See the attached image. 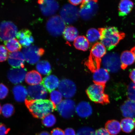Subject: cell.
I'll list each match as a JSON object with an SVG mask.
<instances>
[{"mask_svg":"<svg viewBox=\"0 0 135 135\" xmlns=\"http://www.w3.org/2000/svg\"><path fill=\"white\" fill-rule=\"evenodd\" d=\"M24 57L23 54L21 52H12L8 55V63L13 68H24Z\"/></svg>","mask_w":135,"mask_h":135,"instance_id":"obj_16","label":"cell"},{"mask_svg":"<svg viewBox=\"0 0 135 135\" xmlns=\"http://www.w3.org/2000/svg\"><path fill=\"white\" fill-rule=\"evenodd\" d=\"M1 105H0V114H1Z\"/></svg>","mask_w":135,"mask_h":135,"instance_id":"obj_48","label":"cell"},{"mask_svg":"<svg viewBox=\"0 0 135 135\" xmlns=\"http://www.w3.org/2000/svg\"><path fill=\"white\" fill-rule=\"evenodd\" d=\"M99 30L101 43L108 50L113 49L125 37V34L119 31L115 27L99 28Z\"/></svg>","mask_w":135,"mask_h":135,"instance_id":"obj_2","label":"cell"},{"mask_svg":"<svg viewBox=\"0 0 135 135\" xmlns=\"http://www.w3.org/2000/svg\"><path fill=\"white\" fill-rule=\"evenodd\" d=\"M25 60L28 63L33 65L37 62L45 53V50L36 45H31L25 47L23 50Z\"/></svg>","mask_w":135,"mask_h":135,"instance_id":"obj_9","label":"cell"},{"mask_svg":"<svg viewBox=\"0 0 135 135\" xmlns=\"http://www.w3.org/2000/svg\"><path fill=\"white\" fill-rule=\"evenodd\" d=\"M105 129L111 135H116L121 130L120 123L115 120L108 121L105 124Z\"/></svg>","mask_w":135,"mask_h":135,"instance_id":"obj_26","label":"cell"},{"mask_svg":"<svg viewBox=\"0 0 135 135\" xmlns=\"http://www.w3.org/2000/svg\"><path fill=\"white\" fill-rule=\"evenodd\" d=\"M131 51L132 52L133 55L134 56L135 60V46L131 49Z\"/></svg>","mask_w":135,"mask_h":135,"instance_id":"obj_47","label":"cell"},{"mask_svg":"<svg viewBox=\"0 0 135 135\" xmlns=\"http://www.w3.org/2000/svg\"><path fill=\"white\" fill-rule=\"evenodd\" d=\"M56 119L53 114H49L42 119V123L44 126L47 127H51L55 124Z\"/></svg>","mask_w":135,"mask_h":135,"instance_id":"obj_34","label":"cell"},{"mask_svg":"<svg viewBox=\"0 0 135 135\" xmlns=\"http://www.w3.org/2000/svg\"><path fill=\"white\" fill-rule=\"evenodd\" d=\"M25 104L30 112L35 117L43 119L53 111L56 106L48 99L32 100L27 99Z\"/></svg>","mask_w":135,"mask_h":135,"instance_id":"obj_1","label":"cell"},{"mask_svg":"<svg viewBox=\"0 0 135 135\" xmlns=\"http://www.w3.org/2000/svg\"><path fill=\"white\" fill-rule=\"evenodd\" d=\"M14 111V108L12 104H4L1 109V112L5 117L8 118L11 116Z\"/></svg>","mask_w":135,"mask_h":135,"instance_id":"obj_35","label":"cell"},{"mask_svg":"<svg viewBox=\"0 0 135 135\" xmlns=\"http://www.w3.org/2000/svg\"><path fill=\"white\" fill-rule=\"evenodd\" d=\"M105 84H95L87 89L86 93L89 99L95 103L103 104L109 102L108 96L104 92Z\"/></svg>","mask_w":135,"mask_h":135,"instance_id":"obj_4","label":"cell"},{"mask_svg":"<svg viewBox=\"0 0 135 135\" xmlns=\"http://www.w3.org/2000/svg\"><path fill=\"white\" fill-rule=\"evenodd\" d=\"M94 135H111L105 129L101 128L95 131Z\"/></svg>","mask_w":135,"mask_h":135,"instance_id":"obj_41","label":"cell"},{"mask_svg":"<svg viewBox=\"0 0 135 135\" xmlns=\"http://www.w3.org/2000/svg\"><path fill=\"white\" fill-rule=\"evenodd\" d=\"M60 84L59 79L53 75H49L44 78L41 84L48 91L51 92L58 87Z\"/></svg>","mask_w":135,"mask_h":135,"instance_id":"obj_18","label":"cell"},{"mask_svg":"<svg viewBox=\"0 0 135 135\" xmlns=\"http://www.w3.org/2000/svg\"><path fill=\"white\" fill-rule=\"evenodd\" d=\"M95 133L92 128L85 127L80 128L78 131L77 135H94Z\"/></svg>","mask_w":135,"mask_h":135,"instance_id":"obj_37","label":"cell"},{"mask_svg":"<svg viewBox=\"0 0 135 135\" xmlns=\"http://www.w3.org/2000/svg\"><path fill=\"white\" fill-rule=\"evenodd\" d=\"M129 77L133 83L135 84V69H133L130 73Z\"/></svg>","mask_w":135,"mask_h":135,"instance_id":"obj_44","label":"cell"},{"mask_svg":"<svg viewBox=\"0 0 135 135\" xmlns=\"http://www.w3.org/2000/svg\"><path fill=\"white\" fill-rule=\"evenodd\" d=\"M109 79L108 71L104 68H100L93 73V79L94 83L105 84Z\"/></svg>","mask_w":135,"mask_h":135,"instance_id":"obj_19","label":"cell"},{"mask_svg":"<svg viewBox=\"0 0 135 135\" xmlns=\"http://www.w3.org/2000/svg\"><path fill=\"white\" fill-rule=\"evenodd\" d=\"M26 72V69L25 68H12L8 72V79L13 84L21 83L25 78Z\"/></svg>","mask_w":135,"mask_h":135,"instance_id":"obj_15","label":"cell"},{"mask_svg":"<svg viewBox=\"0 0 135 135\" xmlns=\"http://www.w3.org/2000/svg\"><path fill=\"white\" fill-rule=\"evenodd\" d=\"M8 52L6 47L4 45H0V62L5 61L8 58Z\"/></svg>","mask_w":135,"mask_h":135,"instance_id":"obj_38","label":"cell"},{"mask_svg":"<svg viewBox=\"0 0 135 135\" xmlns=\"http://www.w3.org/2000/svg\"><path fill=\"white\" fill-rule=\"evenodd\" d=\"M120 125L121 129L124 132L131 133L135 128V121L132 118H125L121 120Z\"/></svg>","mask_w":135,"mask_h":135,"instance_id":"obj_27","label":"cell"},{"mask_svg":"<svg viewBox=\"0 0 135 135\" xmlns=\"http://www.w3.org/2000/svg\"><path fill=\"white\" fill-rule=\"evenodd\" d=\"M89 42L87 38L84 36L77 37L74 41V45L77 49L85 51L89 48Z\"/></svg>","mask_w":135,"mask_h":135,"instance_id":"obj_28","label":"cell"},{"mask_svg":"<svg viewBox=\"0 0 135 135\" xmlns=\"http://www.w3.org/2000/svg\"><path fill=\"white\" fill-rule=\"evenodd\" d=\"M87 37L89 42L93 43L100 39L101 35L99 30L95 28H91L87 33Z\"/></svg>","mask_w":135,"mask_h":135,"instance_id":"obj_32","label":"cell"},{"mask_svg":"<svg viewBox=\"0 0 135 135\" xmlns=\"http://www.w3.org/2000/svg\"><path fill=\"white\" fill-rule=\"evenodd\" d=\"M69 2L73 6H76L82 2V1H69Z\"/></svg>","mask_w":135,"mask_h":135,"instance_id":"obj_45","label":"cell"},{"mask_svg":"<svg viewBox=\"0 0 135 135\" xmlns=\"http://www.w3.org/2000/svg\"><path fill=\"white\" fill-rule=\"evenodd\" d=\"M36 68L39 73L43 75H50L51 72V66L46 60H41L38 62Z\"/></svg>","mask_w":135,"mask_h":135,"instance_id":"obj_30","label":"cell"},{"mask_svg":"<svg viewBox=\"0 0 135 135\" xmlns=\"http://www.w3.org/2000/svg\"><path fill=\"white\" fill-rule=\"evenodd\" d=\"M75 111L78 115L81 118L89 117L92 114V109L90 104L86 101H82L76 106Z\"/></svg>","mask_w":135,"mask_h":135,"instance_id":"obj_21","label":"cell"},{"mask_svg":"<svg viewBox=\"0 0 135 135\" xmlns=\"http://www.w3.org/2000/svg\"><path fill=\"white\" fill-rule=\"evenodd\" d=\"M56 108L62 117L70 118L73 115L75 110V102L69 99H64L57 105Z\"/></svg>","mask_w":135,"mask_h":135,"instance_id":"obj_11","label":"cell"},{"mask_svg":"<svg viewBox=\"0 0 135 135\" xmlns=\"http://www.w3.org/2000/svg\"><path fill=\"white\" fill-rule=\"evenodd\" d=\"M102 63L104 68L111 73L117 72L121 68L120 58L118 54L114 52L108 53L104 55L102 59Z\"/></svg>","mask_w":135,"mask_h":135,"instance_id":"obj_6","label":"cell"},{"mask_svg":"<svg viewBox=\"0 0 135 135\" xmlns=\"http://www.w3.org/2000/svg\"><path fill=\"white\" fill-rule=\"evenodd\" d=\"M120 109L124 117L132 119L135 117V102L126 100L121 106Z\"/></svg>","mask_w":135,"mask_h":135,"instance_id":"obj_20","label":"cell"},{"mask_svg":"<svg viewBox=\"0 0 135 135\" xmlns=\"http://www.w3.org/2000/svg\"><path fill=\"white\" fill-rule=\"evenodd\" d=\"M120 60L121 68L123 70L126 69L128 66L134 63L135 59L132 52L129 51H125L121 54Z\"/></svg>","mask_w":135,"mask_h":135,"instance_id":"obj_23","label":"cell"},{"mask_svg":"<svg viewBox=\"0 0 135 135\" xmlns=\"http://www.w3.org/2000/svg\"><path fill=\"white\" fill-rule=\"evenodd\" d=\"M9 128L3 124H0V135H6L10 131Z\"/></svg>","mask_w":135,"mask_h":135,"instance_id":"obj_40","label":"cell"},{"mask_svg":"<svg viewBox=\"0 0 135 135\" xmlns=\"http://www.w3.org/2000/svg\"><path fill=\"white\" fill-rule=\"evenodd\" d=\"M62 94L59 90H54L50 92V101L56 106L62 101Z\"/></svg>","mask_w":135,"mask_h":135,"instance_id":"obj_33","label":"cell"},{"mask_svg":"<svg viewBox=\"0 0 135 135\" xmlns=\"http://www.w3.org/2000/svg\"><path fill=\"white\" fill-rule=\"evenodd\" d=\"M58 88L62 96L67 99L73 97L76 92L75 84L68 79H64L61 81Z\"/></svg>","mask_w":135,"mask_h":135,"instance_id":"obj_12","label":"cell"},{"mask_svg":"<svg viewBox=\"0 0 135 135\" xmlns=\"http://www.w3.org/2000/svg\"><path fill=\"white\" fill-rule=\"evenodd\" d=\"M97 1H83L79 11V15L83 19H91L97 13L98 9Z\"/></svg>","mask_w":135,"mask_h":135,"instance_id":"obj_7","label":"cell"},{"mask_svg":"<svg viewBox=\"0 0 135 135\" xmlns=\"http://www.w3.org/2000/svg\"><path fill=\"white\" fill-rule=\"evenodd\" d=\"M106 53V48L99 42L96 43L90 50V55L85 62V65L93 73L100 68L102 58Z\"/></svg>","mask_w":135,"mask_h":135,"instance_id":"obj_3","label":"cell"},{"mask_svg":"<svg viewBox=\"0 0 135 135\" xmlns=\"http://www.w3.org/2000/svg\"><path fill=\"white\" fill-rule=\"evenodd\" d=\"M16 37L20 44L25 47L30 46L34 41L31 32L26 28L18 31L17 33Z\"/></svg>","mask_w":135,"mask_h":135,"instance_id":"obj_17","label":"cell"},{"mask_svg":"<svg viewBox=\"0 0 135 135\" xmlns=\"http://www.w3.org/2000/svg\"><path fill=\"white\" fill-rule=\"evenodd\" d=\"M127 96L129 100L135 102V84L131 83L128 85Z\"/></svg>","mask_w":135,"mask_h":135,"instance_id":"obj_36","label":"cell"},{"mask_svg":"<svg viewBox=\"0 0 135 135\" xmlns=\"http://www.w3.org/2000/svg\"><path fill=\"white\" fill-rule=\"evenodd\" d=\"M60 15L65 23L69 24L75 22L80 15L78 8L70 4H66L63 6L60 10Z\"/></svg>","mask_w":135,"mask_h":135,"instance_id":"obj_8","label":"cell"},{"mask_svg":"<svg viewBox=\"0 0 135 135\" xmlns=\"http://www.w3.org/2000/svg\"><path fill=\"white\" fill-rule=\"evenodd\" d=\"M65 135H76L74 130L71 128H68L65 130Z\"/></svg>","mask_w":135,"mask_h":135,"instance_id":"obj_43","label":"cell"},{"mask_svg":"<svg viewBox=\"0 0 135 135\" xmlns=\"http://www.w3.org/2000/svg\"><path fill=\"white\" fill-rule=\"evenodd\" d=\"M133 2L129 0H122L120 2L119 6L120 16H124L131 12L134 6Z\"/></svg>","mask_w":135,"mask_h":135,"instance_id":"obj_25","label":"cell"},{"mask_svg":"<svg viewBox=\"0 0 135 135\" xmlns=\"http://www.w3.org/2000/svg\"><path fill=\"white\" fill-rule=\"evenodd\" d=\"M42 81L41 75L35 70H32L28 72L25 77L26 82L31 85L40 84L41 83Z\"/></svg>","mask_w":135,"mask_h":135,"instance_id":"obj_24","label":"cell"},{"mask_svg":"<svg viewBox=\"0 0 135 135\" xmlns=\"http://www.w3.org/2000/svg\"><path fill=\"white\" fill-rule=\"evenodd\" d=\"M40 8L43 15L46 16L53 15L59 8L58 2L54 0H41L38 1Z\"/></svg>","mask_w":135,"mask_h":135,"instance_id":"obj_13","label":"cell"},{"mask_svg":"<svg viewBox=\"0 0 135 135\" xmlns=\"http://www.w3.org/2000/svg\"><path fill=\"white\" fill-rule=\"evenodd\" d=\"M28 92V99L32 100L44 99L47 95V91L42 84L29 86Z\"/></svg>","mask_w":135,"mask_h":135,"instance_id":"obj_14","label":"cell"},{"mask_svg":"<svg viewBox=\"0 0 135 135\" xmlns=\"http://www.w3.org/2000/svg\"><path fill=\"white\" fill-rule=\"evenodd\" d=\"M13 92L15 100L18 102L25 101L28 95V90L23 85L15 86L13 89Z\"/></svg>","mask_w":135,"mask_h":135,"instance_id":"obj_22","label":"cell"},{"mask_svg":"<svg viewBox=\"0 0 135 135\" xmlns=\"http://www.w3.org/2000/svg\"><path fill=\"white\" fill-rule=\"evenodd\" d=\"M38 135H50L48 132L46 131H43L40 133Z\"/></svg>","mask_w":135,"mask_h":135,"instance_id":"obj_46","label":"cell"},{"mask_svg":"<svg viewBox=\"0 0 135 135\" xmlns=\"http://www.w3.org/2000/svg\"><path fill=\"white\" fill-rule=\"evenodd\" d=\"M46 27L51 35L58 36L63 33L65 28V23L60 16L56 15L51 17L48 20Z\"/></svg>","mask_w":135,"mask_h":135,"instance_id":"obj_5","label":"cell"},{"mask_svg":"<svg viewBox=\"0 0 135 135\" xmlns=\"http://www.w3.org/2000/svg\"><path fill=\"white\" fill-rule=\"evenodd\" d=\"M18 29L12 22L4 21L0 23V40L7 41L16 36Z\"/></svg>","mask_w":135,"mask_h":135,"instance_id":"obj_10","label":"cell"},{"mask_svg":"<svg viewBox=\"0 0 135 135\" xmlns=\"http://www.w3.org/2000/svg\"><path fill=\"white\" fill-rule=\"evenodd\" d=\"M8 93L7 87L2 84H0V99H3L7 96Z\"/></svg>","mask_w":135,"mask_h":135,"instance_id":"obj_39","label":"cell"},{"mask_svg":"<svg viewBox=\"0 0 135 135\" xmlns=\"http://www.w3.org/2000/svg\"><path fill=\"white\" fill-rule=\"evenodd\" d=\"M4 44L7 49L9 52L19 51L22 48L21 45L16 38H12L5 41Z\"/></svg>","mask_w":135,"mask_h":135,"instance_id":"obj_31","label":"cell"},{"mask_svg":"<svg viewBox=\"0 0 135 135\" xmlns=\"http://www.w3.org/2000/svg\"><path fill=\"white\" fill-rule=\"evenodd\" d=\"M51 135H65V132L60 128H55L52 130Z\"/></svg>","mask_w":135,"mask_h":135,"instance_id":"obj_42","label":"cell"},{"mask_svg":"<svg viewBox=\"0 0 135 135\" xmlns=\"http://www.w3.org/2000/svg\"><path fill=\"white\" fill-rule=\"evenodd\" d=\"M63 33L65 39L71 42L75 41L79 34L77 28L72 26H69L65 28Z\"/></svg>","mask_w":135,"mask_h":135,"instance_id":"obj_29","label":"cell"}]
</instances>
